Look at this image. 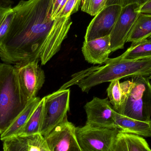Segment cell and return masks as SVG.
Listing matches in <instances>:
<instances>
[{
	"mask_svg": "<svg viewBox=\"0 0 151 151\" xmlns=\"http://www.w3.org/2000/svg\"><path fill=\"white\" fill-rule=\"evenodd\" d=\"M86 125L103 127H116L113 107L108 98L94 97L84 106Z\"/></svg>",
	"mask_w": 151,
	"mask_h": 151,
	"instance_id": "cell-11",
	"label": "cell"
},
{
	"mask_svg": "<svg viewBox=\"0 0 151 151\" xmlns=\"http://www.w3.org/2000/svg\"><path fill=\"white\" fill-rule=\"evenodd\" d=\"M107 89V96L114 110L119 111L127 98V81L121 83L119 80L110 82Z\"/></svg>",
	"mask_w": 151,
	"mask_h": 151,
	"instance_id": "cell-17",
	"label": "cell"
},
{
	"mask_svg": "<svg viewBox=\"0 0 151 151\" xmlns=\"http://www.w3.org/2000/svg\"><path fill=\"white\" fill-rule=\"evenodd\" d=\"M114 121L115 127L119 129L121 132L151 137V122L134 119L121 115L115 111Z\"/></svg>",
	"mask_w": 151,
	"mask_h": 151,
	"instance_id": "cell-13",
	"label": "cell"
},
{
	"mask_svg": "<svg viewBox=\"0 0 151 151\" xmlns=\"http://www.w3.org/2000/svg\"><path fill=\"white\" fill-rule=\"evenodd\" d=\"M122 8L117 5L105 6L95 16L88 26L84 41L110 35Z\"/></svg>",
	"mask_w": 151,
	"mask_h": 151,
	"instance_id": "cell-9",
	"label": "cell"
},
{
	"mask_svg": "<svg viewBox=\"0 0 151 151\" xmlns=\"http://www.w3.org/2000/svg\"><path fill=\"white\" fill-rule=\"evenodd\" d=\"M107 0H90L87 13L95 16L99 13L106 5Z\"/></svg>",
	"mask_w": 151,
	"mask_h": 151,
	"instance_id": "cell-23",
	"label": "cell"
},
{
	"mask_svg": "<svg viewBox=\"0 0 151 151\" xmlns=\"http://www.w3.org/2000/svg\"><path fill=\"white\" fill-rule=\"evenodd\" d=\"M111 151H151V149L142 137L120 131Z\"/></svg>",
	"mask_w": 151,
	"mask_h": 151,
	"instance_id": "cell-14",
	"label": "cell"
},
{
	"mask_svg": "<svg viewBox=\"0 0 151 151\" xmlns=\"http://www.w3.org/2000/svg\"><path fill=\"white\" fill-rule=\"evenodd\" d=\"M151 1V0H139L138 4V7L142 6L143 5L145 4L146 3L148 2V1Z\"/></svg>",
	"mask_w": 151,
	"mask_h": 151,
	"instance_id": "cell-30",
	"label": "cell"
},
{
	"mask_svg": "<svg viewBox=\"0 0 151 151\" xmlns=\"http://www.w3.org/2000/svg\"><path fill=\"white\" fill-rule=\"evenodd\" d=\"M151 36V14L139 13L131 29L127 42H136Z\"/></svg>",
	"mask_w": 151,
	"mask_h": 151,
	"instance_id": "cell-16",
	"label": "cell"
},
{
	"mask_svg": "<svg viewBox=\"0 0 151 151\" xmlns=\"http://www.w3.org/2000/svg\"><path fill=\"white\" fill-rule=\"evenodd\" d=\"M139 0H107L106 6L117 5L124 8L129 5L137 4L138 5Z\"/></svg>",
	"mask_w": 151,
	"mask_h": 151,
	"instance_id": "cell-24",
	"label": "cell"
},
{
	"mask_svg": "<svg viewBox=\"0 0 151 151\" xmlns=\"http://www.w3.org/2000/svg\"><path fill=\"white\" fill-rule=\"evenodd\" d=\"M137 11L139 13L151 14V0L141 7H138Z\"/></svg>",
	"mask_w": 151,
	"mask_h": 151,
	"instance_id": "cell-25",
	"label": "cell"
},
{
	"mask_svg": "<svg viewBox=\"0 0 151 151\" xmlns=\"http://www.w3.org/2000/svg\"><path fill=\"white\" fill-rule=\"evenodd\" d=\"M40 151H50L47 146L44 137L41 134L40 138Z\"/></svg>",
	"mask_w": 151,
	"mask_h": 151,
	"instance_id": "cell-27",
	"label": "cell"
},
{
	"mask_svg": "<svg viewBox=\"0 0 151 151\" xmlns=\"http://www.w3.org/2000/svg\"><path fill=\"white\" fill-rule=\"evenodd\" d=\"M29 102L19 86L14 66L0 63V134L14 122Z\"/></svg>",
	"mask_w": 151,
	"mask_h": 151,
	"instance_id": "cell-3",
	"label": "cell"
},
{
	"mask_svg": "<svg viewBox=\"0 0 151 151\" xmlns=\"http://www.w3.org/2000/svg\"><path fill=\"white\" fill-rule=\"evenodd\" d=\"M82 52L88 63L95 65L105 63L111 52L110 35L84 41Z\"/></svg>",
	"mask_w": 151,
	"mask_h": 151,
	"instance_id": "cell-12",
	"label": "cell"
},
{
	"mask_svg": "<svg viewBox=\"0 0 151 151\" xmlns=\"http://www.w3.org/2000/svg\"><path fill=\"white\" fill-rule=\"evenodd\" d=\"M148 76L132 77L127 81V98L118 113L126 117L151 122V84Z\"/></svg>",
	"mask_w": 151,
	"mask_h": 151,
	"instance_id": "cell-4",
	"label": "cell"
},
{
	"mask_svg": "<svg viewBox=\"0 0 151 151\" xmlns=\"http://www.w3.org/2000/svg\"><path fill=\"white\" fill-rule=\"evenodd\" d=\"M63 0H55L54 4H53V10H52V19L53 20H55V17L56 14L60 6V4L63 2Z\"/></svg>",
	"mask_w": 151,
	"mask_h": 151,
	"instance_id": "cell-26",
	"label": "cell"
},
{
	"mask_svg": "<svg viewBox=\"0 0 151 151\" xmlns=\"http://www.w3.org/2000/svg\"><path fill=\"white\" fill-rule=\"evenodd\" d=\"M44 103L43 97L41 99L36 109L18 136L29 137L40 134L43 119Z\"/></svg>",
	"mask_w": 151,
	"mask_h": 151,
	"instance_id": "cell-18",
	"label": "cell"
},
{
	"mask_svg": "<svg viewBox=\"0 0 151 151\" xmlns=\"http://www.w3.org/2000/svg\"><path fill=\"white\" fill-rule=\"evenodd\" d=\"M105 65L93 67L77 76L75 82L82 91L88 93L90 90L99 84L124 77L131 76H150L151 74V58L131 60L119 57L108 58Z\"/></svg>",
	"mask_w": 151,
	"mask_h": 151,
	"instance_id": "cell-2",
	"label": "cell"
},
{
	"mask_svg": "<svg viewBox=\"0 0 151 151\" xmlns=\"http://www.w3.org/2000/svg\"><path fill=\"white\" fill-rule=\"evenodd\" d=\"M90 0H82L81 10L83 12L87 13Z\"/></svg>",
	"mask_w": 151,
	"mask_h": 151,
	"instance_id": "cell-29",
	"label": "cell"
},
{
	"mask_svg": "<svg viewBox=\"0 0 151 151\" xmlns=\"http://www.w3.org/2000/svg\"><path fill=\"white\" fill-rule=\"evenodd\" d=\"M14 14L13 8L0 6V47L6 39Z\"/></svg>",
	"mask_w": 151,
	"mask_h": 151,
	"instance_id": "cell-20",
	"label": "cell"
},
{
	"mask_svg": "<svg viewBox=\"0 0 151 151\" xmlns=\"http://www.w3.org/2000/svg\"><path fill=\"white\" fill-rule=\"evenodd\" d=\"M76 127L67 117L44 137L50 151H81L76 134Z\"/></svg>",
	"mask_w": 151,
	"mask_h": 151,
	"instance_id": "cell-8",
	"label": "cell"
},
{
	"mask_svg": "<svg viewBox=\"0 0 151 151\" xmlns=\"http://www.w3.org/2000/svg\"><path fill=\"white\" fill-rule=\"evenodd\" d=\"M147 39H148V40H149L151 41V36L149 37V38H148Z\"/></svg>",
	"mask_w": 151,
	"mask_h": 151,
	"instance_id": "cell-31",
	"label": "cell"
},
{
	"mask_svg": "<svg viewBox=\"0 0 151 151\" xmlns=\"http://www.w3.org/2000/svg\"><path fill=\"white\" fill-rule=\"evenodd\" d=\"M13 4L11 0H0V6L4 7H11Z\"/></svg>",
	"mask_w": 151,
	"mask_h": 151,
	"instance_id": "cell-28",
	"label": "cell"
},
{
	"mask_svg": "<svg viewBox=\"0 0 151 151\" xmlns=\"http://www.w3.org/2000/svg\"><path fill=\"white\" fill-rule=\"evenodd\" d=\"M149 78H150V79H151V75H150V76H149Z\"/></svg>",
	"mask_w": 151,
	"mask_h": 151,
	"instance_id": "cell-32",
	"label": "cell"
},
{
	"mask_svg": "<svg viewBox=\"0 0 151 151\" xmlns=\"http://www.w3.org/2000/svg\"><path fill=\"white\" fill-rule=\"evenodd\" d=\"M70 90L61 88L44 97L43 119L40 134L43 137L63 122L70 110Z\"/></svg>",
	"mask_w": 151,
	"mask_h": 151,
	"instance_id": "cell-6",
	"label": "cell"
},
{
	"mask_svg": "<svg viewBox=\"0 0 151 151\" xmlns=\"http://www.w3.org/2000/svg\"><path fill=\"white\" fill-rule=\"evenodd\" d=\"M120 129L85 125L76 128V134L81 151H111Z\"/></svg>",
	"mask_w": 151,
	"mask_h": 151,
	"instance_id": "cell-5",
	"label": "cell"
},
{
	"mask_svg": "<svg viewBox=\"0 0 151 151\" xmlns=\"http://www.w3.org/2000/svg\"><path fill=\"white\" fill-rule=\"evenodd\" d=\"M41 99L36 97L28 102L24 110L19 115L6 131L1 135V140H4L19 134L39 104Z\"/></svg>",
	"mask_w": 151,
	"mask_h": 151,
	"instance_id": "cell-15",
	"label": "cell"
},
{
	"mask_svg": "<svg viewBox=\"0 0 151 151\" xmlns=\"http://www.w3.org/2000/svg\"><path fill=\"white\" fill-rule=\"evenodd\" d=\"M53 2H55V0H53Z\"/></svg>",
	"mask_w": 151,
	"mask_h": 151,
	"instance_id": "cell-33",
	"label": "cell"
},
{
	"mask_svg": "<svg viewBox=\"0 0 151 151\" xmlns=\"http://www.w3.org/2000/svg\"><path fill=\"white\" fill-rule=\"evenodd\" d=\"M120 58L137 60L151 58V41L148 39L132 42L131 46L121 55Z\"/></svg>",
	"mask_w": 151,
	"mask_h": 151,
	"instance_id": "cell-19",
	"label": "cell"
},
{
	"mask_svg": "<svg viewBox=\"0 0 151 151\" xmlns=\"http://www.w3.org/2000/svg\"><path fill=\"white\" fill-rule=\"evenodd\" d=\"M3 151H29L27 137H13L3 141Z\"/></svg>",
	"mask_w": 151,
	"mask_h": 151,
	"instance_id": "cell-21",
	"label": "cell"
},
{
	"mask_svg": "<svg viewBox=\"0 0 151 151\" xmlns=\"http://www.w3.org/2000/svg\"><path fill=\"white\" fill-rule=\"evenodd\" d=\"M82 0H67L57 18L70 17L78 11Z\"/></svg>",
	"mask_w": 151,
	"mask_h": 151,
	"instance_id": "cell-22",
	"label": "cell"
},
{
	"mask_svg": "<svg viewBox=\"0 0 151 151\" xmlns=\"http://www.w3.org/2000/svg\"><path fill=\"white\" fill-rule=\"evenodd\" d=\"M138 7L135 4L122 8L110 35L111 52L124 48L129 34L140 13L137 11Z\"/></svg>",
	"mask_w": 151,
	"mask_h": 151,
	"instance_id": "cell-10",
	"label": "cell"
},
{
	"mask_svg": "<svg viewBox=\"0 0 151 151\" xmlns=\"http://www.w3.org/2000/svg\"><path fill=\"white\" fill-rule=\"evenodd\" d=\"M38 61L18 63L14 65L19 86L28 102L37 97L45 81L43 70Z\"/></svg>",
	"mask_w": 151,
	"mask_h": 151,
	"instance_id": "cell-7",
	"label": "cell"
},
{
	"mask_svg": "<svg viewBox=\"0 0 151 151\" xmlns=\"http://www.w3.org/2000/svg\"><path fill=\"white\" fill-rule=\"evenodd\" d=\"M53 0H21L0 47V58L8 64L40 61L45 65L61 49L72 24L70 17L52 19Z\"/></svg>",
	"mask_w": 151,
	"mask_h": 151,
	"instance_id": "cell-1",
	"label": "cell"
}]
</instances>
